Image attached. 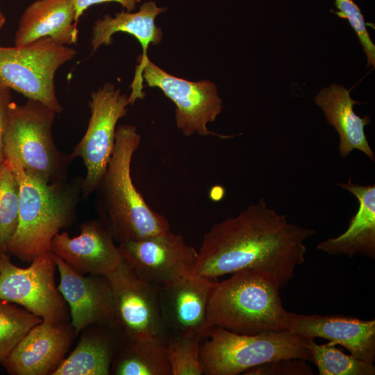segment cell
Segmentation results:
<instances>
[{"label": "cell", "mask_w": 375, "mask_h": 375, "mask_svg": "<svg viewBox=\"0 0 375 375\" xmlns=\"http://www.w3.org/2000/svg\"><path fill=\"white\" fill-rule=\"evenodd\" d=\"M315 230L289 222L263 198L204 235L193 272L209 278L253 270L288 285L305 262V242Z\"/></svg>", "instance_id": "1"}, {"label": "cell", "mask_w": 375, "mask_h": 375, "mask_svg": "<svg viewBox=\"0 0 375 375\" xmlns=\"http://www.w3.org/2000/svg\"><path fill=\"white\" fill-rule=\"evenodd\" d=\"M140 139L135 126L117 127L112 156L94 190L101 221L118 244L171 230L166 217L149 207L133 184L131 162Z\"/></svg>", "instance_id": "2"}, {"label": "cell", "mask_w": 375, "mask_h": 375, "mask_svg": "<svg viewBox=\"0 0 375 375\" xmlns=\"http://www.w3.org/2000/svg\"><path fill=\"white\" fill-rule=\"evenodd\" d=\"M5 160L16 176L19 194L17 226L7 253L31 262L51 250L53 237L75 220L83 178L47 183L28 174L18 163Z\"/></svg>", "instance_id": "3"}, {"label": "cell", "mask_w": 375, "mask_h": 375, "mask_svg": "<svg viewBox=\"0 0 375 375\" xmlns=\"http://www.w3.org/2000/svg\"><path fill=\"white\" fill-rule=\"evenodd\" d=\"M231 275L217 281L212 290L207 331L213 326L244 335L287 330L288 311L283 306L281 288L275 281L253 270Z\"/></svg>", "instance_id": "4"}, {"label": "cell", "mask_w": 375, "mask_h": 375, "mask_svg": "<svg viewBox=\"0 0 375 375\" xmlns=\"http://www.w3.org/2000/svg\"><path fill=\"white\" fill-rule=\"evenodd\" d=\"M200 344L203 374L238 375L263 363L284 358L312 362L308 339L288 331L238 334L211 326Z\"/></svg>", "instance_id": "5"}, {"label": "cell", "mask_w": 375, "mask_h": 375, "mask_svg": "<svg viewBox=\"0 0 375 375\" xmlns=\"http://www.w3.org/2000/svg\"><path fill=\"white\" fill-rule=\"evenodd\" d=\"M56 112L44 104L28 99L12 102L5 135V160L18 163L30 175L47 183L67 178L69 154L60 151L52 135Z\"/></svg>", "instance_id": "6"}, {"label": "cell", "mask_w": 375, "mask_h": 375, "mask_svg": "<svg viewBox=\"0 0 375 375\" xmlns=\"http://www.w3.org/2000/svg\"><path fill=\"white\" fill-rule=\"evenodd\" d=\"M76 55L74 49L48 37L23 47H0V83L61 113L54 77Z\"/></svg>", "instance_id": "7"}, {"label": "cell", "mask_w": 375, "mask_h": 375, "mask_svg": "<svg viewBox=\"0 0 375 375\" xmlns=\"http://www.w3.org/2000/svg\"><path fill=\"white\" fill-rule=\"evenodd\" d=\"M105 276L112 297L109 326L121 342L165 341L169 333L162 314L160 286L142 278L123 258Z\"/></svg>", "instance_id": "8"}, {"label": "cell", "mask_w": 375, "mask_h": 375, "mask_svg": "<svg viewBox=\"0 0 375 375\" xmlns=\"http://www.w3.org/2000/svg\"><path fill=\"white\" fill-rule=\"evenodd\" d=\"M56 264L51 250L22 268L8 253L0 255V299L17 304L42 320L70 322L68 306L55 282Z\"/></svg>", "instance_id": "9"}, {"label": "cell", "mask_w": 375, "mask_h": 375, "mask_svg": "<svg viewBox=\"0 0 375 375\" xmlns=\"http://www.w3.org/2000/svg\"><path fill=\"white\" fill-rule=\"evenodd\" d=\"M128 105V96L112 83H106L91 92L86 131L69 153L72 160L81 158L85 167L83 198L94 192L106 171L114 149L117 124L126 115Z\"/></svg>", "instance_id": "10"}, {"label": "cell", "mask_w": 375, "mask_h": 375, "mask_svg": "<svg viewBox=\"0 0 375 375\" xmlns=\"http://www.w3.org/2000/svg\"><path fill=\"white\" fill-rule=\"evenodd\" d=\"M142 73L147 86L159 88L175 104L176 127L185 136L233 137L212 132L207 128L208 123L215 122L223 108L215 83L208 80L193 82L176 77L149 59L143 65Z\"/></svg>", "instance_id": "11"}, {"label": "cell", "mask_w": 375, "mask_h": 375, "mask_svg": "<svg viewBox=\"0 0 375 375\" xmlns=\"http://www.w3.org/2000/svg\"><path fill=\"white\" fill-rule=\"evenodd\" d=\"M122 258L146 281L158 286L193 272L197 251L171 230L118 244Z\"/></svg>", "instance_id": "12"}, {"label": "cell", "mask_w": 375, "mask_h": 375, "mask_svg": "<svg viewBox=\"0 0 375 375\" xmlns=\"http://www.w3.org/2000/svg\"><path fill=\"white\" fill-rule=\"evenodd\" d=\"M76 336L70 322L42 320L28 332L2 363L12 375H52Z\"/></svg>", "instance_id": "13"}, {"label": "cell", "mask_w": 375, "mask_h": 375, "mask_svg": "<svg viewBox=\"0 0 375 375\" xmlns=\"http://www.w3.org/2000/svg\"><path fill=\"white\" fill-rule=\"evenodd\" d=\"M60 274L58 289L66 301L70 323L76 335L91 325L109 326L112 319V297L105 275H83L53 253Z\"/></svg>", "instance_id": "14"}, {"label": "cell", "mask_w": 375, "mask_h": 375, "mask_svg": "<svg viewBox=\"0 0 375 375\" xmlns=\"http://www.w3.org/2000/svg\"><path fill=\"white\" fill-rule=\"evenodd\" d=\"M101 220L84 222L77 236L66 231L57 233L51 244L52 252L78 273L105 275L121 262L118 244Z\"/></svg>", "instance_id": "15"}, {"label": "cell", "mask_w": 375, "mask_h": 375, "mask_svg": "<svg viewBox=\"0 0 375 375\" xmlns=\"http://www.w3.org/2000/svg\"><path fill=\"white\" fill-rule=\"evenodd\" d=\"M216 283L192 272L160 287L162 314L169 335L206 336L207 308Z\"/></svg>", "instance_id": "16"}, {"label": "cell", "mask_w": 375, "mask_h": 375, "mask_svg": "<svg viewBox=\"0 0 375 375\" xmlns=\"http://www.w3.org/2000/svg\"><path fill=\"white\" fill-rule=\"evenodd\" d=\"M306 339L321 338L340 344L353 357L375 360V320L340 315H303L288 312L287 330Z\"/></svg>", "instance_id": "17"}, {"label": "cell", "mask_w": 375, "mask_h": 375, "mask_svg": "<svg viewBox=\"0 0 375 375\" xmlns=\"http://www.w3.org/2000/svg\"><path fill=\"white\" fill-rule=\"evenodd\" d=\"M73 0H35L22 15L15 33V47H23L43 38L72 45L78 30Z\"/></svg>", "instance_id": "18"}, {"label": "cell", "mask_w": 375, "mask_h": 375, "mask_svg": "<svg viewBox=\"0 0 375 375\" xmlns=\"http://www.w3.org/2000/svg\"><path fill=\"white\" fill-rule=\"evenodd\" d=\"M166 11V8L158 7L154 1L143 3L135 12L122 10L115 17L106 15L97 19L92 31L91 47L94 52L102 45H109L112 35L118 32L126 33L135 37L140 43L142 53L138 58L133 81L141 83L143 80L142 67L148 60L147 50L149 45L158 44L162 38L161 28L156 24L157 16Z\"/></svg>", "instance_id": "19"}, {"label": "cell", "mask_w": 375, "mask_h": 375, "mask_svg": "<svg viewBox=\"0 0 375 375\" xmlns=\"http://www.w3.org/2000/svg\"><path fill=\"white\" fill-rule=\"evenodd\" d=\"M358 201L357 212L351 217L347 229L338 237L319 242L317 249L333 256L353 257L360 255L375 257V185L353 183L351 178L346 183H338Z\"/></svg>", "instance_id": "20"}, {"label": "cell", "mask_w": 375, "mask_h": 375, "mask_svg": "<svg viewBox=\"0 0 375 375\" xmlns=\"http://www.w3.org/2000/svg\"><path fill=\"white\" fill-rule=\"evenodd\" d=\"M314 101L324 112L327 122L339 135L340 155L346 158L353 149H358L374 161V153L364 130L371 119L368 115L361 117L356 114L353 106L360 104V102L351 97L350 91L342 85L334 83L322 88Z\"/></svg>", "instance_id": "21"}, {"label": "cell", "mask_w": 375, "mask_h": 375, "mask_svg": "<svg viewBox=\"0 0 375 375\" xmlns=\"http://www.w3.org/2000/svg\"><path fill=\"white\" fill-rule=\"evenodd\" d=\"M75 349L52 375H108L121 340L108 325L83 329Z\"/></svg>", "instance_id": "22"}, {"label": "cell", "mask_w": 375, "mask_h": 375, "mask_svg": "<svg viewBox=\"0 0 375 375\" xmlns=\"http://www.w3.org/2000/svg\"><path fill=\"white\" fill-rule=\"evenodd\" d=\"M110 374L172 375L165 341L121 342L111 366Z\"/></svg>", "instance_id": "23"}, {"label": "cell", "mask_w": 375, "mask_h": 375, "mask_svg": "<svg viewBox=\"0 0 375 375\" xmlns=\"http://www.w3.org/2000/svg\"><path fill=\"white\" fill-rule=\"evenodd\" d=\"M320 375H374V363L348 356L328 343L317 344L308 339L306 344Z\"/></svg>", "instance_id": "24"}, {"label": "cell", "mask_w": 375, "mask_h": 375, "mask_svg": "<svg viewBox=\"0 0 375 375\" xmlns=\"http://www.w3.org/2000/svg\"><path fill=\"white\" fill-rule=\"evenodd\" d=\"M42 321L24 308L0 299V362Z\"/></svg>", "instance_id": "25"}, {"label": "cell", "mask_w": 375, "mask_h": 375, "mask_svg": "<svg viewBox=\"0 0 375 375\" xmlns=\"http://www.w3.org/2000/svg\"><path fill=\"white\" fill-rule=\"evenodd\" d=\"M19 184L10 165L0 164V255L7 253V245L18 222Z\"/></svg>", "instance_id": "26"}, {"label": "cell", "mask_w": 375, "mask_h": 375, "mask_svg": "<svg viewBox=\"0 0 375 375\" xmlns=\"http://www.w3.org/2000/svg\"><path fill=\"white\" fill-rule=\"evenodd\" d=\"M205 337L201 334H169L165 349L172 375H201L200 344Z\"/></svg>", "instance_id": "27"}, {"label": "cell", "mask_w": 375, "mask_h": 375, "mask_svg": "<svg viewBox=\"0 0 375 375\" xmlns=\"http://www.w3.org/2000/svg\"><path fill=\"white\" fill-rule=\"evenodd\" d=\"M338 11L334 12L340 18L348 20L358 38L366 54L367 67L375 65V45L370 38L367 24L359 6L353 0H335Z\"/></svg>", "instance_id": "28"}, {"label": "cell", "mask_w": 375, "mask_h": 375, "mask_svg": "<svg viewBox=\"0 0 375 375\" xmlns=\"http://www.w3.org/2000/svg\"><path fill=\"white\" fill-rule=\"evenodd\" d=\"M301 358H284L261 364L246 370V375H311L313 371Z\"/></svg>", "instance_id": "29"}, {"label": "cell", "mask_w": 375, "mask_h": 375, "mask_svg": "<svg viewBox=\"0 0 375 375\" xmlns=\"http://www.w3.org/2000/svg\"><path fill=\"white\" fill-rule=\"evenodd\" d=\"M11 90L0 83V164L5 160V135L8 108L11 103Z\"/></svg>", "instance_id": "30"}, {"label": "cell", "mask_w": 375, "mask_h": 375, "mask_svg": "<svg viewBox=\"0 0 375 375\" xmlns=\"http://www.w3.org/2000/svg\"><path fill=\"white\" fill-rule=\"evenodd\" d=\"M140 1L141 0H73L76 11V21L78 22L79 18L83 15L84 12L93 5L108 2H117L122 5L126 11L132 12L135 9L136 5L140 3Z\"/></svg>", "instance_id": "31"}, {"label": "cell", "mask_w": 375, "mask_h": 375, "mask_svg": "<svg viewBox=\"0 0 375 375\" xmlns=\"http://www.w3.org/2000/svg\"><path fill=\"white\" fill-rule=\"evenodd\" d=\"M6 22V17L0 10V29L3 26Z\"/></svg>", "instance_id": "32"}]
</instances>
